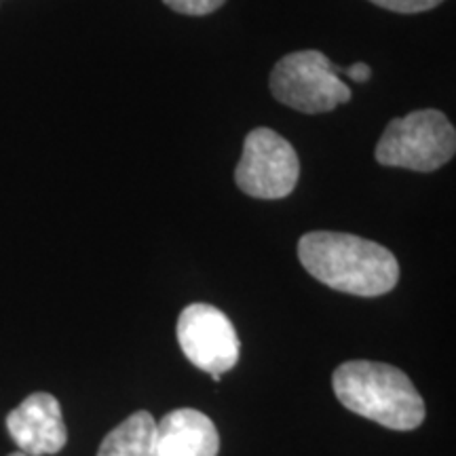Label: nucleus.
<instances>
[{"instance_id": "obj_1", "label": "nucleus", "mask_w": 456, "mask_h": 456, "mask_svg": "<svg viewBox=\"0 0 456 456\" xmlns=\"http://www.w3.org/2000/svg\"><path fill=\"white\" fill-rule=\"evenodd\" d=\"M298 258L317 281L363 298L391 292L399 281L397 258L389 249L349 232H306L298 241Z\"/></svg>"}, {"instance_id": "obj_2", "label": "nucleus", "mask_w": 456, "mask_h": 456, "mask_svg": "<svg viewBox=\"0 0 456 456\" xmlns=\"http://www.w3.org/2000/svg\"><path fill=\"white\" fill-rule=\"evenodd\" d=\"M338 402L351 412L395 431L425 420V402L399 368L380 362H346L332 376Z\"/></svg>"}, {"instance_id": "obj_3", "label": "nucleus", "mask_w": 456, "mask_h": 456, "mask_svg": "<svg viewBox=\"0 0 456 456\" xmlns=\"http://www.w3.org/2000/svg\"><path fill=\"white\" fill-rule=\"evenodd\" d=\"M456 152V131L440 110H414L393 118L376 144V161L385 167L436 171Z\"/></svg>"}, {"instance_id": "obj_4", "label": "nucleus", "mask_w": 456, "mask_h": 456, "mask_svg": "<svg viewBox=\"0 0 456 456\" xmlns=\"http://www.w3.org/2000/svg\"><path fill=\"white\" fill-rule=\"evenodd\" d=\"M342 74L345 68L332 64L322 51H296L273 68L271 91L275 100L302 114L330 112L351 102V89Z\"/></svg>"}, {"instance_id": "obj_5", "label": "nucleus", "mask_w": 456, "mask_h": 456, "mask_svg": "<svg viewBox=\"0 0 456 456\" xmlns=\"http://www.w3.org/2000/svg\"><path fill=\"white\" fill-rule=\"evenodd\" d=\"M300 178V161L294 146L269 127L249 131L243 142L235 182L254 199H283L292 195Z\"/></svg>"}, {"instance_id": "obj_6", "label": "nucleus", "mask_w": 456, "mask_h": 456, "mask_svg": "<svg viewBox=\"0 0 456 456\" xmlns=\"http://www.w3.org/2000/svg\"><path fill=\"white\" fill-rule=\"evenodd\" d=\"M175 334L188 362L203 372L222 376L237 366L241 351L239 336L231 319L216 306L205 302L188 305L180 313Z\"/></svg>"}, {"instance_id": "obj_7", "label": "nucleus", "mask_w": 456, "mask_h": 456, "mask_svg": "<svg viewBox=\"0 0 456 456\" xmlns=\"http://www.w3.org/2000/svg\"><path fill=\"white\" fill-rule=\"evenodd\" d=\"M7 431L20 452L28 456L57 454L68 440L60 402L51 393H32L26 397L9 412Z\"/></svg>"}, {"instance_id": "obj_8", "label": "nucleus", "mask_w": 456, "mask_h": 456, "mask_svg": "<svg viewBox=\"0 0 456 456\" xmlns=\"http://www.w3.org/2000/svg\"><path fill=\"white\" fill-rule=\"evenodd\" d=\"M220 437L209 416L180 408L155 425L151 456H218Z\"/></svg>"}, {"instance_id": "obj_9", "label": "nucleus", "mask_w": 456, "mask_h": 456, "mask_svg": "<svg viewBox=\"0 0 456 456\" xmlns=\"http://www.w3.org/2000/svg\"><path fill=\"white\" fill-rule=\"evenodd\" d=\"M155 425L151 412L131 414L121 425L114 427L102 442L98 456H151L155 442Z\"/></svg>"}, {"instance_id": "obj_10", "label": "nucleus", "mask_w": 456, "mask_h": 456, "mask_svg": "<svg viewBox=\"0 0 456 456\" xmlns=\"http://www.w3.org/2000/svg\"><path fill=\"white\" fill-rule=\"evenodd\" d=\"M370 3L379 4L387 11H393V13L402 15H416L425 13V11H431L437 4H442L444 0H370Z\"/></svg>"}, {"instance_id": "obj_11", "label": "nucleus", "mask_w": 456, "mask_h": 456, "mask_svg": "<svg viewBox=\"0 0 456 456\" xmlns=\"http://www.w3.org/2000/svg\"><path fill=\"white\" fill-rule=\"evenodd\" d=\"M169 9H174L175 13L182 15H209L214 11H218L226 0H163Z\"/></svg>"}, {"instance_id": "obj_12", "label": "nucleus", "mask_w": 456, "mask_h": 456, "mask_svg": "<svg viewBox=\"0 0 456 456\" xmlns=\"http://www.w3.org/2000/svg\"><path fill=\"white\" fill-rule=\"evenodd\" d=\"M342 77H349L353 83H368L370 77H372V70H370L368 64L359 61V64L345 68V74H342Z\"/></svg>"}, {"instance_id": "obj_13", "label": "nucleus", "mask_w": 456, "mask_h": 456, "mask_svg": "<svg viewBox=\"0 0 456 456\" xmlns=\"http://www.w3.org/2000/svg\"><path fill=\"white\" fill-rule=\"evenodd\" d=\"M9 456H28V454H24V452H13V454H9Z\"/></svg>"}]
</instances>
